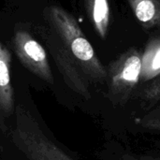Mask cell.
I'll return each instance as SVG.
<instances>
[{
	"label": "cell",
	"mask_w": 160,
	"mask_h": 160,
	"mask_svg": "<svg viewBox=\"0 0 160 160\" xmlns=\"http://www.w3.org/2000/svg\"><path fill=\"white\" fill-rule=\"evenodd\" d=\"M160 76V38H152L142 55L140 86H142Z\"/></svg>",
	"instance_id": "9"
},
{
	"label": "cell",
	"mask_w": 160,
	"mask_h": 160,
	"mask_svg": "<svg viewBox=\"0 0 160 160\" xmlns=\"http://www.w3.org/2000/svg\"><path fill=\"white\" fill-rule=\"evenodd\" d=\"M140 104L142 114L152 110L160 103V76L152 82L140 86L132 99Z\"/></svg>",
	"instance_id": "10"
},
{
	"label": "cell",
	"mask_w": 160,
	"mask_h": 160,
	"mask_svg": "<svg viewBox=\"0 0 160 160\" xmlns=\"http://www.w3.org/2000/svg\"><path fill=\"white\" fill-rule=\"evenodd\" d=\"M16 125L11 131L15 146L28 160H75L51 141L22 106L15 109Z\"/></svg>",
	"instance_id": "3"
},
{
	"label": "cell",
	"mask_w": 160,
	"mask_h": 160,
	"mask_svg": "<svg viewBox=\"0 0 160 160\" xmlns=\"http://www.w3.org/2000/svg\"><path fill=\"white\" fill-rule=\"evenodd\" d=\"M134 123L136 126H138L145 131L160 133V119L144 118L142 116H138L134 119Z\"/></svg>",
	"instance_id": "12"
},
{
	"label": "cell",
	"mask_w": 160,
	"mask_h": 160,
	"mask_svg": "<svg viewBox=\"0 0 160 160\" xmlns=\"http://www.w3.org/2000/svg\"><path fill=\"white\" fill-rule=\"evenodd\" d=\"M140 24L147 31H160V0H126Z\"/></svg>",
	"instance_id": "8"
},
{
	"label": "cell",
	"mask_w": 160,
	"mask_h": 160,
	"mask_svg": "<svg viewBox=\"0 0 160 160\" xmlns=\"http://www.w3.org/2000/svg\"><path fill=\"white\" fill-rule=\"evenodd\" d=\"M144 118H154V119H160V103L158 104L157 106H155L152 110H150L149 112H147L144 114L139 115Z\"/></svg>",
	"instance_id": "13"
},
{
	"label": "cell",
	"mask_w": 160,
	"mask_h": 160,
	"mask_svg": "<svg viewBox=\"0 0 160 160\" xmlns=\"http://www.w3.org/2000/svg\"><path fill=\"white\" fill-rule=\"evenodd\" d=\"M104 155L108 160H160V156L137 153L119 142L111 143Z\"/></svg>",
	"instance_id": "11"
},
{
	"label": "cell",
	"mask_w": 160,
	"mask_h": 160,
	"mask_svg": "<svg viewBox=\"0 0 160 160\" xmlns=\"http://www.w3.org/2000/svg\"><path fill=\"white\" fill-rule=\"evenodd\" d=\"M13 50L24 68L49 84H53V75L45 48L24 29H17L12 38Z\"/></svg>",
	"instance_id": "5"
},
{
	"label": "cell",
	"mask_w": 160,
	"mask_h": 160,
	"mask_svg": "<svg viewBox=\"0 0 160 160\" xmlns=\"http://www.w3.org/2000/svg\"><path fill=\"white\" fill-rule=\"evenodd\" d=\"M142 52L129 48L107 67V98L114 107L125 108L140 85Z\"/></svg>",
	"instance_id": "2"
},
{
	"label": "cell",
	"mask_w": 160,
	"mask_h": 160,
	"mask_svg": "<svg viewBox=\"0 0 160 160\" xmlns=\"http://www.w3.org/2000/svg\"><path fill=\"white\" fill-rule=\"evenodd\" d=\"M37 30L41 36V38L45 41L46 46L52 55L54 63L67 85L83 98L90 99L92 98L91 86L74 65L71 57L62 45L56 34L48 24L40 26Z\"/></svg>",
	"instance_id": "4"
},
{
	"label": "cell",
	"mask_w": 160,
	"mask_h": 160,
	"mask_svg": "<svg viewBox=\"0 0 160 160\" xmlns=\"http://www.w3.org/2000/svg\"><path fill=\"white\" fill-rule=\"evenodd\" d=\"M90 25L101 39H106L112 21L110 0H80Z\"/></svg>",
	"instance_id": "7"
},
{
	"label": "cell",
	"mask_w": 160,
	"mask_h": 160,
	"mask_svg": "<svg viewBox=\"0 0 160 160\" xmlns=\"http://www.w3.org/2000/svg\"><path fill=\"white\" fill-rule=\"evenodd\" d=\"M45 21L91 88L105 85L106 67L99 60L74 16L63 7L52 5L45 9Z\"/></svg>",
	"instance_id": "1"
},
{
	"label": "cell",
	"mask_w": 160,
	"mask_h": 160,
	"mask_svg": "<svg viewBox=\"0 0 160 160\" xmlns=\"http://www.w3.org/2000/svg\"><path fill=\"white\" fill-rule=\"evenodd\" d=\"M11 54L0 40V117L8 118L15 112L14 90L10 77Z\"/></svg>",
	"instance_id": "6"
}]
</instances>
